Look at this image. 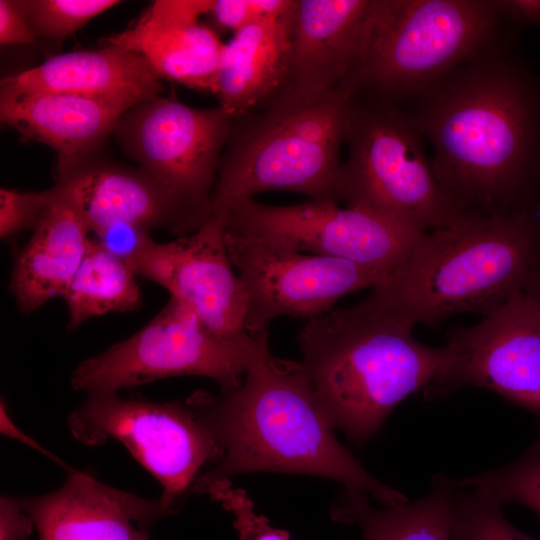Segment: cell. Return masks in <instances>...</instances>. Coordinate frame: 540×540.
Listing matches in <instances>:
<instances>
[{
    "mask_svg": "<svg viewBox=\"0 0 540 540\" xmlns=\"http://www.w3.org/2000/svg\"><path fill=\"white\" fill-rule=\"evenodd\" d=\"M401 107L432 145L433 174L457 217L539 226L540 75L520 51V30Z\"/></svg>",
    "mask_w": 540,
    "mask_h": 540,
    "instance_id": "cell-1",
    "label": "cell"
},
{
    "mask_svg": "<svg viewBox=\"0 0 540 540\" xmlns=\"http://www.w3.org/2000/svg\"><path fill=\"white\" fill-rule=\"evenodd\" d=\"M268 329L253 334L245 380L238 389L219 396L200 390L191 394L224 455L198 476L190 493L205 494L212 483L243 473L277 472L337 480L386 507L409 501L373 477L338 441L301 361L275 357Z\"/></svg>",
    "mask_w": 540,
    "mask_h": 540,
    "instance_id": "cell-2",
    "label": "cell"
},
{
    "mask_svg": "<svg viewBox=\"0 0 540 540\" xmlns=\"http://www.w3.org/2000/svg\"><path fill=\"white\" fill-rule=\"evenodd\" d=\"M540 273V227L531 220L458 217L423 233L402 264L360 303L413 328L494 313Z\"/></svg>",
    "mask_w": 540,
    "mask_h": 540,
    "instance_id": "cell-3",
    "label": "cell"
},
{
    "mask_svg": "<svg viewBox=\"0 0 540 540\" xmlns=\"http://www.w3.org/2000/svg\"><path fill=\"white\" fill-rule=\"evenodd\" d=\"M301 363L334 428L362 445L406 397L445 369L450 351L358 303L309 319L299 332Z\"/></svg>",
    "mask_w": 540,
    "mask_h": 540,
    "instance_id": "cell-4",
    "label": "cell"
},
{
    "mask_svg": "<svg viewBox=\"0 0 540 540\" xmlns=\"http://www.w3.org/2000/svg\"><path fill=\"white\" fill-rule=\"evenodd\" d=\"M521 27L498 0H371L349 97L402 106Z\"/></svg>",
    "mask_w": 540,
    "mask_h": 540,
    "instance_id": "cell-5",
    "label": "cell"
},
{
    "mask_svg": "<svg viewBox=\"0 0 540 540\" xmlns=\"http://www.w3.org/2000/svg\"><path fill=\"white\" fill-rule=\"evenodd\" d=\"M348 97L340 87L313 102H267L233 120L220 157L208 219L235 201L265 191H290L314 201H336Z\"/></svg>",
    "mask_w": 540,
    "mask_h": 540,
    "instance_id": "cell-6",
    "label": "cell"
},
{
    "mask_svg": "<svg viewBox=\"0 0 540 540\" xmlns=\"http://www.w3.org/2000/svg\"><path fill=\"white\" fill-rule=\"evenodd\" d=\"M423 140L401 106L348 97L347 156L338 171L335 200L418 234L451 224L458 217L438 186Z\"/></svg>",
    "mask_w": 540,
    "mask_h": 540,
    "instance_id": "cell-7",
    "label": "cell"
},
{
    "mask_svg": "<svg viewBox=\"0 0 540 540\" xmlns=\"http://www.w3.org/2000/svg\"><path fill=\"white\" fill-rule=\"evenodd\" d=\"M67 424L72 436L87 446L110 438L121 442L159 481V499L171 515L180 511L204 465H215L224 455L191 395L159 403L118 392L89 394Z\"/></svg>",
    "mask_w": 540,
    "mask_h": 540,
    "instance_id": "cell-8",
    "label": "cell"
},
{
    "mask_svg": "<svg viewBox=\"0 0 540 540\" xmlns=\"http://www.w3.org/2000/svg\"><path fill=\"white\" fill-rule=\"evenodd\" d=\"M253 345V334L247 342L223 338L170 298L138 332L80 362L71 384L89 395L168 377L203 376L215 380L222 393H230L243 383Z\"/></svg>",
    "mask_w": 540,
    "mask_h": 540,
    "instance_id": "cell-9",
    "label": "cell"
},
{
    "mask_svg": "<svg viewBox=\"0 0 540 540\" xmlns=\"http://www.w3.org/2000/svg\"><path fill=\"white\" fill-rule=\"evenodd\" d=\"M232 122L219 105L195 108L169 94L128 109L114 132L139 169L187 211L196 231L208 219Z\"/></svg>",
    "mask_w": 540,
    "mask_h": 540,
    "instance_id": "cell-10",
    "label": "cell"
},
{
    "mask_svg": "<svg viewBox=\"0 0 540 540\" xmlns=\"http://www.w3.org/2000/svg\"><path fill=\"white\" fill-rule=\"evenodd\" d=\"M224 231L288 250L336 257L390 274L406 259L415 233L370 210L334 200L272 206L253 198L216 214Z\"/></svg>",
    "mask_w": 540,
    "mask_h": 540,
    "instance_id": "cell-11",
    "label": "cell"
},
{
    "mask_svg": "<svg viewBox=\"0 0 540 540\" xmlns=\"http://www.w3.org/2000/svg\"><path fill=\"white\" fill-rule=\"evenodd\" d=\"M224 239L244 289V326L249 334L269 328L277 317L319 316L340 298L373 288L389 275L345 259L288 250L225 231Z\"/></svg>",
    "mask_w": 540,
    "mask_h": 540,
    "instance_id": "cell-12",
    "label": "cell"
},
{
    "mask_svg": "<svg viewBox=\"0 0 540 540\" xmlns=\"http://www.w3.org/2000/svg\"><path fill=\"white\" fill-rule=\"evenodd\" d=\"M450 358L423 392L425 400L466 386L493 391L540 422V304L525 290L470 327L448 331Z\"/></svg>",
    "mask_w": 540,
    "mask_h": 540,
    "instance_id": "cell-13",
    "label": "cell"
},
{
    "mask_svg": "<svg viewBox=\"0 0 540 540\" xmlns=\"http://www.w3.org/2000/svg\"><path fill=\"white\" fill-rule=\"evenodd\" d=\"M136 276L165 288L217 335L251 339L244 326L246 300L230 261L223 220L210 217L196 231L159 243L151 236L126 260Z\"/></svg>",
    "mask_w": 540,
    "mask_h": 540,
    "instance_id": "cell-14",
    "label": "cell"
},
{
    "mask_svg": "<svg viewBox=\"0 0 540 540\" xmlns=\"http://www.w3.org/2000/svg\"><path fill=\"white\" fill-rule=\"evenodd\" d=\"M370 5L371 0H296L286 74L267 102L308 103L335 93L358 57Z\"/></svg>",
    "mask_w": 540,
    "mask_h": 540,
    "instance_id": "cell-15",
    "label": "cell"
},
{
    "mask_svg": "<svg viewBox=\"0 0 540 540\" xmlns=\"http://www.w3.org/2000/svg\"><path fill=\"white\" fill-rule=\"evenodd\" d=\"M67 472L65 483L52 492L14 496L40 540H152L153 525L171 515L159 498L108 486L90 471Z\"/></svg>",
    "mask_w": 540,
    "mask_h": 540,
    "instance_id": "cell-16",
    "label": "cell"
},
{
    "mask_svg": "<svg viewBox=\"0 0 540 540\" xmlns=\"http://www.w3.org/2000/svg\"><path fill=\"white\" fill-rule=\"evenodd\" d=\"M211 0H159L121 33L106 38L140 54L161 79L215 93L224 43L200 22Z\"/></svg>",
    "mask_w": 540,
    "mask_h": 540,
    "instance_id": "cell-17",
    "label": "cell"
},
{
    "mask_svg": "<svg viewBox=\"0 0 540 540\" xmlns=\"http://www.w3.org/2000/svg\"><path fill=\"white\" fill-rule=\"evenodd\" d=\"M57 182L69 191L95 235L117 224L149 232L169 228L179 237L195 231L182 205L140 169L89 163L83 158L60 166Z\"/></svg>",
    "mask_w": 540,
    "mask_h": 540,
    "instance_id": "cell-18",
    "label": "cell"
},
{
    "mask_svg": "<svg viewBox=\"0 0 540 540\" xmlns=\"http://www.w3.org/2000/svg\"><path fill=\"white\" fill-rule=\"evenodd\" d=\"M158 74L138 53L104 43L99 49L53 55L42 64L1 80V92H62L127 109L162 94Z\"/></svg>",
    "mask_w": 540,
    "mask_h": 540,
    "instance_id": "cell-19",
    "label": "cell"
},
{
    "mask_svg": "<svg viewBox=\"0 0 540 540\" xmlns=\"http://www.w3.org/2000/svg\"><path fill=\"white\" fill-rule=\"evenodd\" d=\"M90 233L71 194L57 182L12 269L9 287L21 312L32 314L50 299L62 297L86 254Z\"/></svg>",
    "mask_w": 540,
    "mask_h": 540,
    "instance_id": "cell-20",
    "label": "cell"
},
{
    "mask_svg": "<svg viewBox=\"0 0 540 540\" xmlns=\"http://www.w3.org/2000/svg\"><path fill=\"white\" fill-rule=\"evenodd\" d=\"M127 110L118 104L62 92L0 95L2 122L23 137L53 148L59 155V167L83 159L114 131Z\"/></svg>",
    "mask_w": 540,
    "mask_h": 540,
    "instance_id": "cell-21",
    "label": "cell"
},
{
    "mask_svg": "<svg viewBox=\"0 0 540 540\" xmlns=\"http://www.w3.org/2000/svg\"><path fill=\"white\" fill-rule=\"evenodd\" d=\"M295 2L285 13L244 27L224 43L214 94L233 120L263 105L280 89Z\"/></svg>",
    "mask_w": 540,
    "mask_h": 540,
    "instance_id": "cell-22",
    "label": "cell"
},
{
    "mask_svg": "<svg viewBox=\"0 0 540 540\" xmlns=\"http://www.w3.org/2000/svg\"><path fill=\"white\" fill-rule=\"evenodd\" d=\"M456 480L437 474L430 491L415 501L379 509L363 490L344 487L331 516L344 524H358L362 540H451Z\"/></svg>",
    "mask_w": 540,
    "mask_h": 540,
    "instance_id": "cell-23",
    "label": "cell"
},
{
    "mask_svg": "<svg viewBox=\"0 0 540 540\" xmlns=\"http://www.w3.org/2000/svg\"><path fill=\"white\" fill-rule=\"evenodd\" d=\"M128 263L96 239L64 291L68 328L77 329L87 320L111 312L133 311L141 304V292Z\"/></svg>",
    "mask_w": 540,
    "mask_h": 540,
    "instance_id": "cell-24",
    "label": "cell"
},
{
    "mask_svg": "<svg viewBox=\"0 0 540 540\" xmlns=\"http://www.w3.org/2000/svg\"><path fill=\"white\" fill-rule=\"evenodd\" d=\"M457 481L500 505L525 506L540 519V435L511 463Z\"/></svg>",
    "mask_w": 540,
    "mask_h": 540,
    "instance_id": "cell-25",
    "label": "cell"
},
{
    "mask_svg": "<svg viewBox=\"0 0 540 540\" xmlns=\"http://www.w3.org/2000/svg\"><path fill=\"white\" fill-rule=\"evenodd\" d=\"M496 500L456 480L451 540H536L512 525Z\"/></svg>",
    "mask_w": 540,
    "mask_h": 540,
    "instance_id": "cell-26",
    "label": "cell"
},
{
    "mask_svg": "<svg viewBox=\"0 0 540 540\" xmlns=\"http://www.w3.org/2000/svg\"><path fill=\"white\" fill-rule=\"evenodd\" d=\"M37 37L61 44L87 22L119 3L115 0L18 1Z\"/></svg>",
    "mask_w": 540,
    "mask_h": 540,
    "instance_id": "cell-27",
    "label": "cell"
},
{
    "mask_svg": "<svg viewBox=\"0 0 540 540\" xmlns=\"http://www.w3.org/2000/svg\"><path fill=\"white\" fill-rule=\"evenodd\" d=\"M205 494L233 514L239 540H289L288 532L271 526L267 518L255 511L246 491L235 488L230 479L212 483Z\"/></svg>",
    "mask_w": 540,
    "mask_h": 540,
    "instance_id": "cell-28",
    "label": "cell"
},
{
    "mask_svg": "<svg viewBox=\"0 0 540 540\" xmlns=\"http://www.w3.org/2000/svg\"><path fill=\"white\" fill-rule=\"evenodd\" d=\"M295 0H211L207 16L217 31L233 34L244 27L288 11Z\"/></svg>",
    "mask_w": 540,
    "mask_h": 540,
    "instance_id": "cell-29",
    "label": "cell"
},
{
    "mask_svg": "<svg viewBox=\"0 0 540 540\" xmlns=\"http://www.w3.org/2000/svg\"><path fill=\"white\" fill-rule=\"evenodd\" d=\"M51 199V188L40 192L0 190V237L11 239L19 232L34 229Z\"/></svg>",
    "mask_w": 540,
    "mask_h": 540,
    "instance_id": "cell-30",
    "label": "cell"
},
{
    "mask_svg": "<svg viewBox=\"0 0 540 540\" xmlns=\"http://www.w3.org/2000/svg\"><path fill=\"white\" fill-rule=\"evenodd\" d=\"M37 36L32 30L18 1L0 0V43L36 44Z\"/></svg>",
    "mask_w": 540,
    "mask_h": 540,
    "instance_id": "cell-31",
    "label": "cell"
},
{
    "mask_svg": "<svg viewBox=\"0 0 540 540\" xmlns=\"http://www.w3.org/2000/svg\"><path fill=\"white\" fill-rule=\"evenodd\" d=\"M150 232L130 224H117L101 232L97 241L125 261L150 237Z\"/></svg>",
    "mask_w": 540,
    "mask_h": 540,
    "instance_id": "cell-32",
    "label": "cell"
},
{
    "mask_svg": "<svg viewBox=\"0 0 540 540\" xmlns=\"http://www.w3.org/2000/svg\"><path fill=\"white\" fill-rule=\"evenodd\" d=\"M34 523L18 506L14 496L0 498V540H28Z\"/></svg>",
    "mask_w": 540,
    "mask_h": 540,
    "instance_id": "cell-33",
    "label": "cell"
},
{
    "mask_svg": "<svg viewBox=\"0 0 540 540\" xmlns=\"http://www.w3.org/2000/svg\"><path fill=\"white\" fill-rule=\"evenodd\" d=\"M506 18L523 28L531 25L540 29V0H498Z\"/></svg>",
    "mask_w": 540,
    "mask_h": 540,
    "instance_id": "cell-34",
    "label": "cell"
},
{
    "mask_svg": "<svg viewBox=\"0 0 540 540\" xmlns=\"http://www.w3.org/2000/svg\"><path fill=\"white\" fill-rule=\"evenodd\" d=\"M0 430L3 435L9 436L37 450L38 452L44 454L48 458L57 462L60 466H62L66 470L70 469V467L67 464H65L58 457L54 456L49 451H47L43 446H41L38 442H36L33 438L29 437L23 431H21L14 424L12 419L9 417V414L7 412V405L3 399L1 400V405H0Z\"/></svg>",
    "mask_w": 540,
    "mask_h": 540,
    "instance_id": "cell-35",
    "label": "cell"
},
{
    "mask_svg": "<svg viewBox=\"0 0 540 540\" xmlns=\"http://www.w3.org/2000/svg\"><path fill=\"white\" fill-rule=\"evenodd\" d=\"M524 290L540 304V273L532 276Z\"/></svg>",
    "mask_w": 540,
    "mask_h": 540,
    "instance_id": "cell-36",
    "label": "cell"
},
{
    "mask_svg": "<svg viewBox=\"0 0 540 540\" xmlns=\"http://www.w3.org/2000/svg\"><path fill=\"white\" fill-rule=\"evenodd\" d=\"M537 222H538V224L540 226V210H539V213H538Z\"/></svg>",
    "mask_w": 540,
    "mask_h": 540,
    "instance_id": "cell-37",
    "label": "cell"
}]
</instances>
